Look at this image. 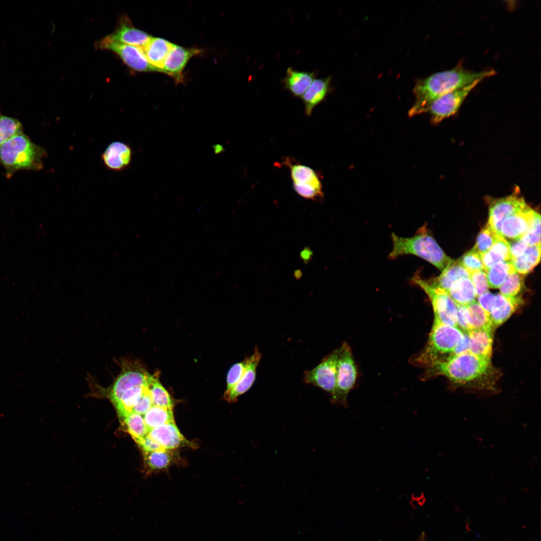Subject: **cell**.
Segmentation results:
<instances>
[{"instance_id":"obj_1","label":"cell","mask_w":541,"mask_h":541,"mask_svg":"<svg viewBox=\"0 0 541 541\" xmlns=\"http://www.w3.org/2000/svg\"><path fill=\"white\" fill-rule=\"evenodd\" d=\"M495 74L493 69L476 72L465 69L459 64L452 69L436 73L421 80L414 88L416 100L409 115L413 116L427 112L432 103L442 96Z\"/></svg>"},{"instance_id":"obj_2","label":"cell","mask_w":541,"mask_h":541,"mask_svg":"<svg viewBox=\"0 0 541 541\" xmlns=\"http://www.w3.org/2000/svg\"><path fill=\"white\" fill-rule=\"evenodd\" d=\"M47 156L46 150L34 143L23 132L0 147V164L5 168L8 178L19 170L42 169Z\"/></svg>"},{"instance_id":"obj_3","label":"cell","mask_w":541,"mask_h":541,"mask_svg":"<svg viewBox=\"0 0 541 541\" xmlns=\"http://www.w3.org/2000/svg\"><path fill=\"white\" fill-rule=\"evenodd\" d=\"M391 238L393 246L388 255L390 259L412 254L429 262L441 272L453 261L445 254L425 226L419 229L413 236L404 237L393 232Z\"/></svg>"},{"instance_id":"obj_4","label":"cell","mask_w":541,"mask_h":541,"mask_svg":"<svg viewBox=\"0 0 541 541\" xmlns=\"http://www.w3.org/2000/svg\"><path fill=\"white\" fill-rule=\"evenodd\" d=\"M492 367L491 361L467 352L436 362L426 372L427 376L441 375L457 384H465L486 375Z\"/></svg>"},{"instance_id":"obj_5","label":"cell","mask_w":541,"mask_h":541,"mask_svg":"<svg viewBox=\"0 0 541 541\" xmlns=\"http://www.w3.org/2000/svg\"><path fill=\"white\" fill-rule=\"evenodd\" d=\"M464 335V332L459 328L434 319L428 341L424 349L412 357L413 364L428 368L452 356Z\"/></svg>"},{"instance_id":"obj_6","label":"cell","mask_w":541,"mask_h":541,"mask_svg":"<svg viewBox=\"0 0 541 541\" xmlns=\"http://www.w3.org/2000/svg\"><path fill=\"white\" fill-rule=\"evenodd\" d=\"M339 349L336 387L331 401L335 405L346 406L348 395L356 384L358 372L350 346L344 343Z\"/></svg>"},{"instance_id":"obj_7","label":"cell","mask_w":541,"mask_h":541,"mask_svg":"<svg viewBox=\"0 0 541 541\" xmlns=\"http://www.w3.org/2000/svg\"><path fill=\"white\" fill-rule=\"evenodd\" d=\"M411 281L428 296L432 306L434 319L445 325L458 327L457 305L446 292L432 286L418 273L413 276Z\"/></svg>"},{"instance_id":"obj_8","label":"cell","mask_w":541,"mask_h":541,"mask_svg":"<svg viewBox=\"0 0 541 541\" xmlns=\"http://www.w3.org/2000/svg\"><path fill=\"white\" fill-rule=\"evenodd\" d=\"M339 353L338 348L326 356L315 368L305 371L303 377L304 382L332 394L336 387Z\"/></svg>"},{"instance_id":"obj_9","label":"cell","mask_w":541,"mask_h":541,"mask_svg":"<svg viewBox=\"0 0 541 541\" xmlns=\"http://www.w3.org/2000/svg\"><path fill=\"white\" fill-rule=\"evenodd\" d=\"M478 80L464 87L454 90L439 98L430 105L428 112L434 124L455 114L469 93L481 81Z\"/></svg>"},{"instance_id":"obj_10","label":"cell","mask_w":541,"mask_h":541,"mask_svg":"<svg viewBox=\"0 0 541 541\" xmlns=\"http://www.w3.org/2000/svg\"><path fill=\"white\" fill-rule=\"evenodd\" d=\"M98 47L116 53L131 69L137 72L157 71L148 62L141 48L118 43L107 36L100 40Z\"/></svg>"},{"instance_id":"obj_11","label":"cell","mask_w":541,"mask_h":541,"mask_svg":"<svg viewBox=\"0 0 541 541\" xmlns=\"http://www.w3.org/2000/svg\"><path fill=\"white\" fill-rule=\"evenodd\" d=\"M518 192L516 190L508 196L492 200L489 205L487 224L499 235L500 225L505 218L528 206Z\"/></svg>"},{"instance_id":"obj_12","label":"cell","mask_w":541,"mask_h":541,"mask_svg":"<svg viewBox=\"0 0 541 541\" xmlns=\"http://www.w3.org/2000/svg\"><path fill=\"white\" fill-rule=\"evenodd\" d=\"M536 212L528 206L506 217L500 225L499 235L505 239H520L531 226Z\"/></svg>"},{"instance_id":"obj_13","label":"cell","mask_w":541,"mask_h":541,"mask_svg":"<svg viewBox=\"0 0 541 541\" xmlns=\"http://www.w3.org/2000/svg\"><path fill=\"white\" fill-rule=\"evenodd\" d=\"M262 357L257 346L253 353L246 357V365L243 375L239 381L229 391H225L224 399L230 403L237 401V398L247 392L253 385L256 377V369Z\"/></svg>"},{"instance_id":"obj_14","label":"cell","mask_w":541,"mask_h":541,"mask_svg":"<svg viewBox=\"0 0 541 541\" xmlns=\"http://www.w3.org/2000/svg\"><path fill=\"white\" fill-rule=\"evenodd\" d=\"M149 436L163 448L173 450L193 446L180 433L174 422L167 423L151 429Z\"/></svg>"},{"instance_id":"obj_15","label":"cell","mask_w":541,"mask_h":541,"mask_svg":"<svg viewBox=\"0 0 541 541\" xmlns=\"http://www.w3.org/2000/svg\"><path fill=\"white\" fill-rule=\"evenodd\" d=\"M101 157L107 168L113 171H121L127 168L131 163L132 150L128 144L115 141L106 147Z\"/></svg>"},{"instance_id":"obj_16","label":"cell","mask_w":541,"mask_h":541,"mask_svg":"<svg viewBox=\"0 0 541 541\" xmlns=\"http://www.w3.org/2000/svg\"><path fill=\"white\" fill-rule=\"evenodd\" d=\"M197 49H186L174 45L164 63L162 72L181 80L182 73L189 59L198 53Z\"/></svg>"},{"instance_id":"obj_17","label":"cell","mask_w":541,"mask_h":541,"mask_svg":"<svg viewBox=\"0 0 541 541\" xmlns=\"http://www.w3.org/2000/svg\"><path fill=\"white\" fill-rule=\"evenodd\" d=\"M174 45L165 39L151 37L141 49L151 65L162 72L165 61Z\"/></svg>"},{"instance_id":"obj_18","label":"cell","mask_w":541,"mask_h":541,"mask_svg":"<svg viewBox=\"0 0 541 541\" xmlns=\"http://www.w3.org/2000/svg\"><path fill=\"white\" fill-rule=\"evenodd\" d=\"M522 302V298L510 299L501 294L495 295L488 314L493 329L506 321Z\"/></svg>"},{"instance_id":"obj_19","label":"cell","mask_w":541,"mask_h":541,"mask_svg":"<svg viewBox=\"0 0 541 541\" xmlns=\"http://www.w3.org/2000/svg\"><path fill=\"white\" fill-rule=\"evenodd\" d=\"M331 82L330 77L315 78L302 96L305 112L308 116L310 115L313 109L325 99L331 89Z\"/></svg>"},{"instance_id":"obj_20","label":"cell","mask_w":541,"mask_h":541,"mask_svg":"<svg viewBox=\"0 0 541 541\" xmlns=\"http://www.w3.org/2000/svg\"><path fill=\"white\" fill-rule=\"evenodd\" d=\"M469 338V352L491 361L493 345V330H473L466 332Z\"/></svg>"},{"instance_id":"obj_21","label":"cell","mask_w":541,"mask_h":541,"mask_svg":"<svg viewBox=\"0 0 541 541\" xmlns=\"http://www.w3.org/2000/svg\"><path fill=\"white\" fill-rule=\"evenodd\" d=\"M108 36L112 40L118 43L140 48H142L151 38L145 32L133 27L128 23V20L121 22L116 31Z\"/></svg>"},{"instance_id":"obj_22","label":"cell","mask_w":541,"mask_h":541,"mask_svg":"<svg viewBox=\"0 0 541 541\" xmlns=\"http://www.w3.org/2000/svg\"><path fill=\"white\" fill-rule=\"evenodd\" d=\"M316 75L314 72L298 71L289 67L283 80L284 87L293 96L302 97L316 78Z\"/></svg>"},{"instance_id":"obj_23","label":"cell","mask_w":541,"mask_h":541,"mask_svg":"<svg viewBox=\"0 0 541 541\" xmlns=\"http://www.w3.org/2000/svg\"><path fill=\"white\" fill-rule=\"evenodd\" d=\"M463 278H469L468 272L458 260H453L439 276L427 281L432 286L447 292L455 282Z\"/></svg>"},{"instance_id":"obj_24","label":"cell","mask_w":541,"mask_h":541,"mask_svg":"<svg viewBox=\"0 0 541 541\" xmlns=\"http://www.w3.org/2000/svg\"><path fill=\"white\" fill-rule=\"evenodd\" d=\"M447 293L456 304L464 306L475 301L477 297L469 278H463L455 282Z\"/></svg>"},{"instance_id":"obj_25","label":"cell","mask_w":541,"mask_h":541,"mask_svg":"<svg viewBox=\"0 0 541 541\" xmlns=\"http://www.w3.org/2000/svg\"><path fill=\"white\" fill-rule=\"evenodd\" d=\"M464 312L469 331L494 329L489 315L478 302L474 301L465 306Z\"/></svg>"},{"instance_id":"obj_26","label":"cell","mask_w":541,"mask_h":541,"mask_svg":"<svg viewBox=\"0 0 541 541\" xmlns=\"http://www.w3.org/2000/svg\"><path fill=\"white\" fill-rule=\"evenodd\" d=\"M481 255L485 271L499 262L510 261L508 242L499 235L491 248Z\"/></svg>"},{"instance_id":"obj_27","label":"cell","mask_w":541,"mask_h":541,"mask_svg":"<svg viewBox=\"0 0 541 541\" xmlns=\"http://www.w3.org/2000/svg\"><path fill=\"white\" fill-rule=\"evenodd\" d=\"M540 259V245L528 246L521 256L510 260L516 272L524 275L533 270Z\"/></svg>"},{"instance_id":"obj_28","label":"cell","mask_w":541,"mask_h":541,"mask_svg":"<svg viewBox=\"0 0 541 541\" xmlns=\"http://www.w3.org/2000/svg\"><path fill=\"white\" fill-rule=\"evenodd\" d=\"M145 463L150 470H161L167 468L176 460L177 456L172 450H160L143 452Z\"/></svg>"},{"instance_id":"obj_29","label":"cell","mask_w":541,"mask_h":541,"mask_svg":"<svg viewBox=\"0 0 541 541\" xmlns=\"http://www.w3.org/2000/svg\"><path fill=\"white\" fill-rule=\"evenodd\" d=\"M143 419L148 431L174 422L172 409L154 405L144 415Z\"/></svg>"},{"instance_id":"obj_30","label":"cell","mask_w":541,"mask_h":541,"mask_svg":"<svg viewBox=\"0 0 541 541\" xmlns=\"http://www.w3.org/2000/svg\"><path fill=\"white\" fill-rule=\"evenodd\" d=\"M485 272L489 287L497 289L500 288L509 275L516 271L510 261H503L494 264Z\"/></svg>"},{"instance_id":"obj_31","label":"cell","mask_w":541,"mask_h":541,"mask_svg":"<svg viewBox=\"0 0 541 541\" xmlns=\"http://www.w3.org/2000/svg\"><path fill=\"white\" fill-rule=\"evenodd\" d=\"M148 388L154 406L173 408L174 401L169 393L159 382L157 374L150 375Z\"/></svg>"},{"instance_id":"obj_32","label":"cell","mask_w":541,"mask_h":541,"mask_svg":"<svg viewBox=\"0 0 541 541\" xmlns=\"http://www.w3.org/2000/svg\"><path fill=\"white\" fill-rule=\"evenodd\" d=\"M293 184L312 185L322 188L321 180L316 172L311 168L302 164L290 166Z\"/></svg>"},{"instance_id":"obj_33","label":"cell","mask_w":541,"mask_h":541,"mask_svg":"<svg viewBox=\"0 0 541 541\" xmlns=\"http://www.w3.org/2000/svg\"><path fill=\"white\" fill-rule=\"evenodd\" d=\"M122 419L128 432L137 443L148 434V429L141 415L132 412Z\"/></svg>"},{"instance_id":"obj_34","label":"cell","mask_w":541,"mask_h":541,"mask_svg":"<svg viewBox=\"0 0 541 541\" xmlns=\"http://www.w3.org/2000/svg\"><path fill=\"white\" fill-rule=\"evenodd\" d=\"M524 288L523 275L516 272L509 275L499 288L501 294L510 299L522 298L521 293Z\"/></svg>"},{"instance_id":"obj_35","label":"cell","mask_w":541,"mask_h":541,"mask_svg":"<svg viewBox=\"0 0 541 541\" xmlns=\"http://www.w3.org/2000/svg\"><path fill=\"white\" fill-rule=\"evenodd\" d=\"M22 132L23 125L18 119L4 115L0 111V147L12 137Z\"/></svg>"},{"instance_id":"obj_36","label":"cell","mask_w":541,"mask_h":541,"mask_svg":"<svg viewBox=\"0 0 541 541\" xmlns=\"http://www.w3.org/2000/svg\"><path fill=\"white\" fill-rule=\"evenodd\" d=\"M499 235L487 224L478 233L472 249L480 254L486 252L491 248Z\"/></svg>"},{"instance_id":"obj_37","label":"cell","mask_w":541,"mask_h":541,"mask_svg":"<svg viewBox=\"0 0 541 541\" xmlns=\"http://www.w3.org/2000/svg\"><path fill=\"white\" fill-rule=\"evenodd\" d=\"M457 260L468 273L484 270L481 254L472 248Z\"/></svg>"},{"instance_id":"obj_38","label":"cell","mask_w":541,"mask_h":541,"mask_svg":"<svg viewBox=\"0 0 541 541\" xmlns=\"http://www.w3.org/2000/svg\"><path fill=\"white\" fill-rule=\"evenodd\" d=\"M528 246L540 245V215L536 212L528 230L520 238Z\"/></svg>"},{"instance_id":"obj_39","label":"cell","mask_w":541,"mask_h":541,"mask_svg":"<svg viewBox=\"0 0 541 541\" xmlns=\"http://www.w3.org/2000/svg\"><path fill=\"white\" fill-rule=\"evenodd\" d=\"M293 187L296 192L305 198L317 201H321L323 199L324 195L322 188L298 184H293Z\"/></svg>"},{"instance_id":"obj_40","label":"cell","mask_w":541,"mask_h":541,"mask_svg":"<svg viewBox=\"0 0 541 541\" xmlns=\"http://www.w3.org/2000/svg\"><path fill=\"white\" fill-rule=\"evenodd\" d=\"M469 275L477 297L488 292L489 286L486 273L484 270L471 272L469 273Z\"/></svg>"},{"instance_id":"obj_41","label":"cell","mask_w":541,"mask_h":541,"mask_svg":"<svg viewBox=\"0 0 541 541\" xmlns=\"http://www.w3.org/2000/svg\"><path fill=\"white\" fill-rule=\"evenodd\" d=\"M246 365V359L242 361L234 364L228 371L226 379V390L225 391L230 390L240 380L245 369Z\"/></svg>"},{"instance_id":"obj_42","label":"cell","mask_w":541,"mask_h":541,"mask_svg":"<svg viewBox=\"0 0 541 541\" xmlns=\"http://www.w3.org/2000/svg\"><path fill=\"white\" fill-rule=\"evenodd\" d=\"M152 406H153L152 400L147 384L139 401L133 408L132 412L140 415H144Z\"/></svg>"},{"instance_id":"obj_43","label":"cell","mask_w":541,"mask_h":541,"mask_svg":"<svg viewBox=\"0 0 541 541\" xmlns=\"http://www.w3.org/2000/svg\"><path fill=\"white\" fill-rule=\"evenodd\" d=\"M509 246L510 260L521 256L525 252L528 245L521 239H514L508 242Z\"/></svg>"},{"instance_id":"obj_44","label":"cell","mask_w":541,"mask_h":541,"mask_svg":"<svg viewBox=\"0 0 541 541\" xmlns=\"http://www.w3.org/2000/svg\"><path fill=\"white\" fill-rule=\"evenodd\" d=\"M137 444L140 446L143 452H150L165 449L151 438L148 434Z\"/></svg>"},{"instance_id":"obj_45","label":"cell","mask_w":541,"mask_h":541,"mask_svg":"<svg viewBox=\"0 0 541 541\" xmlns=\"http://www.w3.org/2000/svg\"><path fill=\"white\" fill-rule=\"evenodd\" d=\"M495 296V295L487 292L477 297L478 304L488 315L493 304Z\"/></svg>"},{"instance_id":"obj_46","label":"cell","mask_w":541,"mask_h":541,"mask_svg":"<svg viewBox=\"0 0 541 541\" xmlns=\"http://www.w3.org/2000/svg\"><path fill=\"white\" fill-rule=\"evenodd\" d=\"M469 351V338L467 334L464 332L462 339L455 348L453 355H458Z\"/></svg>"},{"instance_id":"obj_47","label":"cell","mask_w":541,"mask_h":541,"mask_svg":"<svg viewBox=\"0 0 541 541\" xmlns=\"http://www.w3.org/2000/svg\"><path fill=\"white\" fill-rule=\"evenodd\" d=\"M312 256V252L308 248H305L301 252V257L305 262H308Z\"/></svg>"},{"instance_id":"obj_48","label":"cell","mask_w":541,"mask_h":541,"mask_svg":"<svg viewBox=\"0 0 541 541\" xmlns=\"http://www.w3.org/2000/svg\"><path fill=\"white\" fill-rule=\"evenodd\" d=\"M213 149L215 154L220 153L224 150L223 146L219 144L214 145L213 146Z\"/></svg>"}]
</instances>
